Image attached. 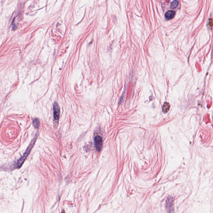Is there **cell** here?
I'll use <instances>...</instances> for the list:
<instances>
[{"label":"cell","mask_w":213,"mask_h":213,"mask_svg":"<svg viewBox=\"0 0 213 213\" xmlns=\"http://www.w3.org/2000/svg\"><path fill=\"white\" fill-rule=\"evenodd\" d=\"M37 136H36L32 140L31 142V144L29 145V147H28V148L26 150L23 156L20 159L18 160L17 164V167L18 168H20L21 167L22 165H23V163L24 162V161L26 160L27 157H28L30 153L31 152V150L32 149L35 143L36 140Z\"/></svg>","instance_id":"obj_1"},{"label":"cell","mask_w":213,"mask_h":213,"mask_svg":"<svg viewBox=\"0 0 213 213\" xmlns=\"http://www.w3.org/2000/svg\"><path fill=\"white\" fill-rule=\"evenodd\" d=\"M174 198L170 196L166 201V209L169 213L174 212Z\"/></svg>","instance_id":"obj_2"},{"label":"cell","mask_w":213,"mask_h":213,"mask_svg":"<svg viewBox=\"0 0 213 213\" xmlns=\"http://www.w3.org/2000/svg\"><path fill=\"white\" fill-rule=\"evenodd\" d=\"M94 141L97 150L98 152H100L102 147V138L100 136H97L94 138Z\"/></svg>","instance_id":"obj_3"},{"label":"cell","mask_w":213,"mask_h":213,"mask_svg":"<svg viewBox=\"0 0 213 213\" xmlns=\"http://www.w3.org/2000/svg\"><path fill=\"white\" fill-rule=\"evenodd\" d=\"M53 117L56 120H59L60 115V108L57 102L54 103L53 105Z\"/></svg>","instance_id":"obj_4"},{"label":"cell","mask_w":213,"mask_h":213,"mask_svg":"<svg viewBox=\"0 0 213 213\" xmlns=\"http://www.w3.org/2000/svg\"><path fill=\"white\" fill-rule=\"evenodd\" d=\"M175 15V12L174 11H168L165 14V17L167 20H170L173 18Z\"/></svg>","instance_id":"obj_5"},{"label":"cell","mask_w":213,"mask_h":213,"mask_svg":"<svg viewBox=\"0 0 213 213\" xmlns=\"http://www.w3.org/2000/svg\"><path fill=\"white\" fill-rule=\"evenodd\" d=\"M170 107V105L169 104V103L167 102L164 103V104L163 105V107H162V111L164 113L167 112L169 110Z\"/></svg>","instance_id":"obj_6"},{"label":"cell","mask_w":213,"mask_h":213,"mask_svg":"<svg viewBox=\"0 0 213 213\" xmlns=\"http://www.w3.org/2000/svg\"><path fill=\"white\" fill-rule=\"evenodd\" d=\"M32 124L35 128L36 129L39 128L40 125V122L39 119L37 118H35L32 121Z\"/></svg>","instance_id":"obj_7"},{"label":"cell","mask_w":213,"mask_h":213,"mask_svg":"<svg viewBox=\"0 0 213 213\" xmlns=\"http://www.w3.org/2000/svg\"><path fill=\"white\" fill-rule=\"evenodd\" d=\"M179 5V2L177 1H174L171 3L170 7L172 9L176 8Z\"/></svg>","instance_id":"obj_8"}]
</instances>
